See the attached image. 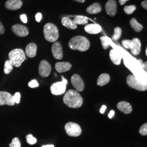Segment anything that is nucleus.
Returning <instances> with one entry per match:
<instances>
[{
    "label": "nucleus",
    "instance_id": "4be33fe9",
    "mask_svg": "<svg viewBox=\"0 0 147 147\" xmlns=\"http://www.w3.org/2000/svg\"><path fill=\"white\" fill-rule=\"evenodd\" d=\"M101 10V7L99 3H94L87 8V11L90 14L99 13Z\"/></svg>",
    "mask_w": 147,
    "mask_h": 147
},
{
    "label": "nucleus",
    "instance_id": "f257e3e1",
    "mask_svg": "<svg viewBox=\"0 0 147 147\" xmlns=\"http://www.w3.org/2000/svg\"><path fill=\"white\" fill-rule=\"evenodd\" d=\"M64 103L70 108L77 109L81 107L83 99L78 91L70 89L67 91L63 97Z\"/></svg>",
    "mask_w": 147,
    "mask_h": 147
},
{
    "label": "nucleus",
    "instance_id": "49530a36",
    "mask_svg": "<svg viewBox=\"0 0 147 147\" xmlns=\"http://www.w3.org/2000/svg\"><path fill=\"white\" fill-rule=\"evenodd\" d=\"M146 55H147V48H146Z\"/></svg>",
    "mask_w": 147,
    "mask_h": 147
},
{
    "label": "nucleus",
    "instance_id": "f03ea898",
    "mask_svg": "<svg viewBox=\"0 0 147 147\" xmlns=\"http://www.w3.org/2000/svg\"><path fill=\"white\" fill-rule=\"evenodd\" d=\"M69 46L74 50H79L82 52L86 51L90 47L89 40L84 36H78L72 38L69 42Z\"/></svg>",
    "mask_w": 147,
    "mask_h": 147
},
{
    "label": "nucleus",
    "instance_id": "39448f33",
    "mask_svg": "<svg viewBox=\"0 0 147 147\" xmlns=\"http://www.w3.org/2000/svg\"><path fill=\"white\" fill-rule=\"evenodd\" d=\"M62 81L54 83L51 86L50 90L53 95H60L65 93L68 81L63 76L62 77Z\"/></svg>",
    "mask_w": 147,
    "mask_h": 147
},
{
    "label": "nucleus",
    "instance_id": "c756f323",
    "mask_svg": "<svg viewBox=\"0 0 147 147\" xmlns=\"http://www.w3.org/2000/svg\"><path fill=\"white\" fill-rule=\"evenodd\" d=\"M9 146L10 147H21V142L19 138L18 137L14 138L11 141V143L9 144Z\"/></svg>",
    "mask_w": 147,
    "mask_h": 147
},
{
    "label": "nucleus",
    "instance_id": "6ab92c4d",
    "mask_svg": "<svg viewBox=\"0 0 147 147\" xmlns=\"http://www.w3.org/2000/svg\"><path fill=\"white\" fill-rule=\"evenodd\" d=\"M133 42V47L131 49V53L134 55H138L140 54L141 50V43L139 39L135 38L132 40Z\"/></svg>",
    "mask_w": 147,
    "mask_h": 147
},
{
    "label": "nucleus",
    "instance_id": "58836bf2",
    "mask_svg": "<svg viewBox=\"0 0 147 147\" xmlns=\"http://www.w3.org/2000/svg\"><path fill=\"white\" fill-rule=\"evenodd\" d=\"M141 5H142V7L143 8H144L145 9H147V1L146 0V1H143L142 2V3H141Z\"/></svg>",
    "mask_w": 147,
    "mask_h": 147
},
{
    "label": "nucleus",
    "instance_id": "7ed1b4c3",
    "mask_svg": "<svg viewBox=\"0 0 147 147\" xmlns=\"http://www.w3.org/2000/svg\"><path fill=\"white\" fill-rule=\"evenodd\" d=\"M44 34L48 42H55L59 38L58 28L52 23H47L44 26Z\"/></svg>",
    "mask_w": 147,
    "mask_h": 147
},
{
    "label": "nucleus",
    "instance_id": "37998d69",
    "mask_svg": "<svg viewBox=\"0 0 147 147\" xmlns=\"http://www.w3.org/2000/svg\"><path fill=\"white\" fill-rule=\"evenodd\" d=\"M129 0H119V2L120 3L121 5H124L127 1H128Z\"/></svg>",
    "mask_w": 147,
    "mask_h": 147
},
{
    "label": "nucleus",
    "instance_id": "a19ab883",
    "mask_svg": "<svg viewBox=\"0 0 147 147\" xmlns=\"http://www.w3.org/2000/svg\"><path fill=\"white\" fill-rule=\"evenodd\" d=\"M115 112L114 111H111L110 112V113H109V115H108L109 118H112L113 117V116L115 115Z\"/></svg>",
    "mask_w": 147,
    "mask_h": 147
},
{
    "label": "nucleus",
    "instance_id": "f3484780",
    "mask_svg": "<svg viewBox=\"0 0 147 147\" xmlns=\"http://www.w3.org/2000/svg\"><path fill=\"white\" fill-rule=\"evenodd\" d=\"M37 45L34 42H31L27 45L26 47V55L30 58H33L36 56L37 53Z\"/></svg>",
    "mask_w": 147,
    "mask_h": 147
},
{
    "label": "nucleus",
    "instance_id": "a18cd8bd",
    "mask_svg": "<svg viewBox=\"0 0 147 147\" xmlns=\"http://www.w3.org/2000/svg\"><path fill=\"white\" fill-rule=\"evenodd\" d=\"M74 1H77V2H79L80 3H84V2H85L86 0H74Z\"/></svg>",
    "mask_w": 147,
    "mask_h": 147
},
{
    "label": "nucleus",
    "instance_id": "4468645a",
    "mask_svg": "<svg viewBox=\"0 0 147 147\" xmlns=\"http://www.w3.org/2000/svg\"><path fill=\"white\" fill-rule=\"evenodd\" d=\"M23 3L21 0H8L5 3V7L9 10H18L21 8Z\"/></svg>",
    "mask_w": 147,
    "mask_h": 147
},
{
    "label": "nucleus",
    "instance_id": "79ce46f5",
    "mask_svg": "<svg viewBox=\"0 0 147 147\" xmlns=\"http://www.w3.org/2000/svg\"><path fill=\"white\" fill-rule=\"evenodd\" d=\"M147 62H145L144 63H143V64L142 65L143 68V69L145 70V71H147Z\"/></svg>",
    "mask_w": 147,
    "mask_h": 147
},
{
    "label": "nucleus",
    "instance_id": "412c9836",
    "mask_svg": "<svg viewBox=\"0 0 147 147\" xmlns=\"http://www.w3.org/2000/svg\"><path fill=\"white\" fill-rule=\"evenodd\" d=\"M61 22L64 26L69 29L75 30L77 28V25L74 22L73 20H71L70 18L67 17L63 18Z\"/></svg>",
    "mask_w": 147,
    "mask_h": 147
},
{
    "label": "nucleus",
    "instance_id": "f8f14e48",
    "mask_svg": "<svg viewBox=\"0 0 147 147\" xmlns=\"http://www.w3.org/2000/svg\"><path fill=\"white\" fill-rule=\"evenodd\" d=\"M52 53L55 58L61 59L63 57V50L61 44L58 42H55L52 46Z\"/></svg>",
    "mask_w": 147,
    "mask_h": 147
},
{
    "label": "nucleus",
    "instance_id": "bb28decb",
    "mask_svg": "<svg viewBox=\"0 0 147 147\" xmlns=\"http://www.w3.org/2000/svg\"><path fill=\"white\" fill-rule=\"evenodd\" d=\"M100 40L104 49H107L110 46L111 40L108 37L104 36L100 37Z\"/></svg>",
    "mask_w": 147,
    "mask_h": 147
},
{
    "label": "nucleus",
    "instance_id": "e433bc0d",
    "mask_svg": "<svg viewBox=\"0 0 147 147\" xmlns=\"http://www.w3.org/2000/svg\"><path fill=\"white\" fill-rule=\"evenodd\" d=\"M42 19V14L40 13H37L36 16V21L37 22H40V21H41Z\"/></svg>",
    "mask_w": 147,
    "mask_h": 147
},
{
    "label": "nucleus",
    "instance_id": "0eeeda50",
    "mask_svg": "<svg viewBox=\"0 0 147 147\" xmlns=\"http://www.w3.org/2000/svg\"><path fill=\"white\" fill-rule=\"evenodd\" d=\"M64 128L67 134L70 136H79L82 133V129L80 126L73 122L67 123Z\"/></svg>",
    "mask_w": 147,
    "mask_h": 147
},
{
    "label": "nucleus",
    "instance_id": "4c0bfd02",
    "mask_svg": "<svg viewBox=\"0 0 147 147\" xmlns=\"http://www.w3.org/2000/svg\"><path fill=\"white\" fill-rule=\"evenodd\" d=\"M5 31V28L3 26L2 24L1 23V22L0 21V34H3Z\"/></svg>",
    "mask_w": 147,
    "mask_h": 147
},
{
    "label": "nucleus",
    "instance_id": "393cba45",
    "mask_svg": "<svg viewBox=\"0 0 147 147\" xmlns=\"http://www.w3.org/2000/svg\"><path fill=\"white\" fill-rule=\"evenodd\" d=\"M130 25L132 28L137 32H139L142 31L143 29V26L138 23L135 18H132L130 20Z\"/></svg>",
    "mask_w": 147,
    "mask_h": 147
},
{
    "label": "nucleus",
    "instance_id": "dca6fc26",
    "mask_svg": "<svg viewBox=\"0 0 147 147\" xmlns=\"http://www.w3.org/2000/svg\"><path fill=\"white\" fill-rule=\"evenodd\" d=\"M117 108L125 114L130 113L132 111L131 105L126 101H121L117 104Z\"/></svg>",
    "mask_w": 147,
    "mask_h": 147
},
{
    "label": "nucleus",
    "instance_id": "a878e982",
    "mask_svg": "<svg viewBox=\"0 0 147 147\" xmlns=\"http://www.w3.org/2000/svg\"><path fill=\"white\" fill-rule=\"evenodd\" d=\"M13 64L11 60H7L4 65V73L5 74H9L13 69Z\"/></svg>",
    "mask_w": 147,
    "mask_h": 147
},
{
    "label": "nucleus",
    "instance_id": "423d86ee",
    "mask_svg": "<svg viewBox=\"0 0 147 147\" xmlns=\"http://www.w3.org/2000/svg\"><path fill=\"white\" fill-rule=\"evenodd\" d=\"M126 82L127 84L134 89L140 91H145L147 90V84L138 81L134 75L130 74L128 75L126 79Z\"/></svg>",
    "mask_w": 147,
    "mask_h": 147
},
{
    "label": "nucleus",
    "instance_id": "ea45409f",
    "mask_svg": "<svg viewBox=\"0 0 147 147\" xmlns=\"http://www.w3.org/2000/svg\"><path fill=\"white\" fill-rule=\"evenodd\" d=\"M107 107L106 106V105H102L101 109H100V112L101 114H103L105 112V110H106Z\"/></svg>",
    "mask_w": 147,
    "mask_h": 147
},
{
    "label": "nucleus",
    "instance_id": "c03bdc74",
    "mask_svg": "<svg viewBox=\"0 0 147 147\" xmlns=\"http://www.w3.org/2000/svg\"><path fill=\"white\" fill-rule=\"evenodd\" d=\"M42 147H55V146L53 144H48V145H44L42 146Z\"/></svg>",
    "mask_w": 147,
    "mask_h": 147
},
{
    "label": "nucleus",
    "instance_id": "9b49d317",
    "mask_svg": "<svg viewBox=\"0 0 147 147\" xmlns=\"http://www.w3.org/2000/svg\"><path fill=\"white\" fill-rule=\"evenodd\" d=\"M11 30L16 35L19 37H26L29 33L28 28L25 26L20 24L14 25L11 27Z\"/></svg>",
    "mask_w": 147,
    "mask_h": 147
},
{
    "label": "nucleus",
    "instance_id": "b1692460",
    "mask_svg": "<svg viewBox=\"0 0 147 147\" xmlns=\"http://www.w3.org/2000/svg\"><path fill=\"white\" fill-rule=\"evenodd\" d=\"M73 21L76 25H86L88 23V19L84 16H76Z\"/></svg>",
    "mask_w": 147,
    "mask_h": 147
},
{
    "label": "nucleus",
    "instance_id": "7c9ffc66",
    "mask_svg": "<svg viewBox=\"0 0 147 147\" xmlns=\"http://www.w3.org/2000/svg\"><path fill=\"white\" fill-rule=\"evenodd\" d=\"M122 45L125 49H132L133 47V42L131 40H123L122 41Z\"/></svg>",
    "mask_w": 147,
    "mask_h": 147
},
{
    "label": "nucleus",
    "instance_id": "cd10ccee",
    "mask_svg": "<svg viewBox=\"0 0 147 147\" xmlns=\"http://www.w3.org/2000/svg\"><path fill=\"white\" fill-rule=\"evenodd\" d=\"M114 32H115V33H114V34L112 37V39L115 40H117L121 38L122 31H121V29L120 27H117L115 28Z\"/></svg>",
    "mask_w": 147,
    "mask_h": 147
},
{
    "label": "nucleus",
    "instance_id": "9d476101",
    "mask_svg": "<svg viewBox=\"0 0 147 147\" xmlns=\"http://www.w3.org/2000/svg\"><path fill=\"white\" fill-rule=\"evenodd\" d=\"M15 104L12 95L7 92H0V105L13 106Z\"/></svg>",
    "mask_w": 147,
    "mask_h": 147
},
{
    "label": "nucleus",
    "instance_id": "c9c22d12",
    "mask_svg": "<svg viewBox=\"0 0 147 147\" xmlns=\"http://www.w3.org/2000/svg\"><path fill=\"white\" fill-rule=\"evenodd\" d=\"M20 19H21V21H22L24 23L26 24L27 22V16L26 14L21 15Z\"/></svg>",
    "mask_w": 147,
    "mask_h": 147
},
{
    "label": "nucleus",
    "instance_id": "2eb2a0df",
    "mask_svg": "<svg viewBox=\"0 0 147 147\" xmlns=\"http://www.w3.org/2000/svg\"><path fill=\"white\" fill-rule=\"evenodd\" d=\"M71 68V64L69 62H57L55 64V69L58 73L68 71Z\"/></svg>",
    "mask_w": 147,
    "mask_h": 147
},
{
    "label": "nucleus",
    "instance_id": "72a5a7b5",
    "mask_svg": "<svg viewBox=\"0 0 147 147\" xmlns=\"http://www.w3.org/2000/svg\"><path fill=\"white\" fill-rule=\"evenodd\" d=\"M20 98H21V94L19 92H16L15 93V94L13 96V99L15 103L16 104H19L20 101Z\"/></svg>",
    "mask_w": 147,
    "mask_h": 147
},
{
    "label": "nucleus",
    "instance_id": "2f4dec72",
    "mask_svg": "<svg viewBox=\"0 0 147 147\" xmlns=\"http://www.w3.org/2000/svg\"><path fill=\"white\" fill-rule=\"evenodd\" d=\"M26 138L27 142L30 145L34 144L37 143V139L34 137H33L32 134L27 135L26 136Z\"/></svg>",
    "mask_w": 147,
    "mask_h": 147
},
{
    "label": "nucleus",
    "instance_id": "5701e85b",
    "mask_svg": "<svg viewBox=\"0 0 147 147\" xmlns=\"http://www.w3.org/2000/svg\"><path fill=\"white\" fill-rule=\"evenodd\" d=\"M110 81V76L107 74H101L97 80V84L100 86H103L107 84Z\"/></svg>",
    "mask_w": 147,
    "mask_h": 147
},
{
    "label": "nucleus",
    "instance_id": "6e6552de",
    "mask_svg": "<svg viewBox=\"0 0 147 147\" xmlns=\"http://www.w3.org/2000/svg\"><path fill=\"white\" fill-rule=\"evenodd\" d=\"M51 66L45 60H42L39 64V74L43 78H47L50 75L51 72Z\"/></svg>",
    "mask_w": 147,
    "mask_h": 147
},
{
    "label": "nucleus",
    "instance_id": "aec40b11",
    "mask_svg": "<svg viewBox=\"0 0 147 147\" xmlns=\"http://www.w3.org/2000/svg\"><path fill=\"white\" fill-rule=\"evenodd\" d=\"M110 57L112 62L116 65H119L121 64V56L120 53L117 52L116 50L112 49L110 52Z\"/></svg>",
    "mask_w": 147,
    "mask_h": 147
},
{
    "label": "nucleus",
    "instance_id": "c85d7f7f",
    "mask_svg": "<svg viewBox=\"0 0 147 147\" xmlns=\"http://www.w3.org/2000/svg\"><path fill=\"white\" fill-rule=\"evenodd\" d=\"M136 9V5H128V6H125L124 8V10L125 13L127 14H131L133 13V12Z\"/></svg>",
    "mask_w": 147,
    "mask_h": 147
},
{
    "label": "nucleus",
    "instance_id": "ddd939ff",
    "mask_svg": "<svg viewBox=\"0 0 147 147\" xmlns=\"http://www.w3.org/2000/svg\"><path fill=\"white\" fill-rule=\"evenodd\" d=\"M105 9L107 14L111 16H116L117 11V2L115 0H109L105 5Z\"/></svg>",
    "mask_w": 147,
    "mask_h": 147
},
{
    "label": "nucleus",
    "instance_id": "20e7f679",
    "mask_svg": "<svg viewBox=\"0 0 147 147\" xmlns=\"http://www.w3.org/2000/svg\"><path fill=\"white\" fill-rule=\"evenodd\" d=\"M9 59L11 60L16 67H20L26 58V54L21 49H16L11 50L8 54Z\"/></svg>",
    "mask_w": 147,
    "mask_h": 147
},
{
    "label": "nucleus",
    "instance_id": "473e14b6",
    "mask_svg": "<svg viewBox=\"0 0 147 147\" xmlns=\"http://www.w3.org/2000/svg\"><path fill=\"white\" fill-rule=\"evenodd\" d=\"M139 132L143 136H147V124L145 123L141 126Z\"/></svg>",
    "mask_w": 147,
    "mask_h": 147
},
{
    "label": "nucleus",
    "instance_id": "a211bd4d",
    "mask_svg": "<svg viewBox=\"0 0 147 147\" xmlns=\"http://www.w3.org/2000/svg\"><path fill=\"white\" fill-rule=\"evenodd\" d=\"M84 30L88 33L94 34L101 31V27L98 24H89L84 27Z\"/></svg>",
    "mask_w": 147,
    "mask_h": 147
},
{
    "label": "nucleus",
    "instance_id": "f704fd0d",
    "mask_svg": "<svg viewBox=\"0 0 147 147\" xmlns=\"http://www.w3.org/2000/svg\"><path fill=\"white\" fill-rule=\"evenodd\" d=\"M28 86L31 88H36L39 86V83L36 80H33L29 82Z\"/></svg>",
    "mask_w": 147,
    "mask_h": 147
},
{
    "label": "nucleus",
    "instance_id": "1a4fd4ad",
    "mask_svg": "<svg viewBox=\"0 0 147 147\" xmlns=\"http://www.w3.org/2000/svg\"><path fill=\"white\" fill-rule=\"evenodd\" d=\"M71 82L74 87L78 92H82L84 88V84L83 80L78 74H74L71 78Z\"/></svg>",
    "mask_w": 147,
    "mask_h": 147
}]
</instances>
